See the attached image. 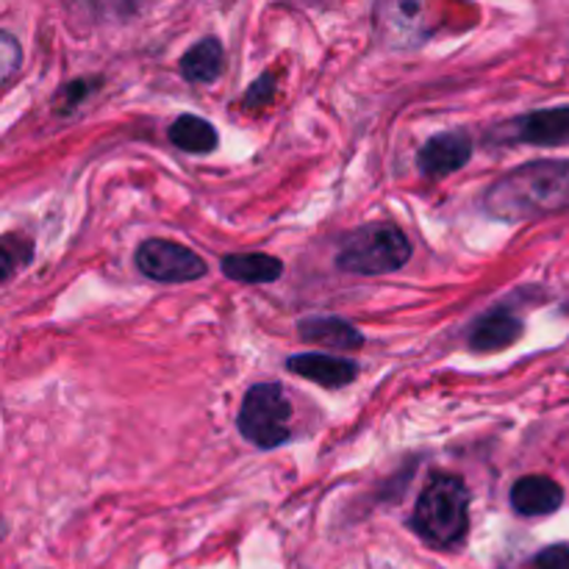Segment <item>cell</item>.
Returning a JSON list of instances; mask_svg holds the SVG:
<instances>
[{"label": "cell", "instance_id": "5bb4252c", "mask_svg": "<svg viewBox=\"0 0 569 569\" xmlns=\"http://www.w3.org/2000/svg\"><path fill=\"white\" fill-rule=\"evenodd\" d=\"M170 142L187 153H211L217 148V131L209 120L194 114H181L170 126Z\"/></svg>", "mask_w": 569, "mask_h": 569}, {"label": "cell", "instance_id": "2e32d148", "mask_svg": "<svg viewBox=\"0 0 569 569\" xmlns=\"http://www.w3.org/2000/svg\"><path fill=\"white\" fill-rule=\"evenodd\" d=\"M272 98H276V76L267 72L250 83L248 94H244V109H264Z\"/></svg>", "mask_w": 569, "mask_h": 569}, {"label": "cell", "instance_id": "e0dca14e", "mask_svg": "<svg viewBox=\"0 0 569 569\" xmlns=\"http://www.w3.org/2000/svg\"><path fill=\"white\" fill-rule=\"evenodd\" d=\"M20 61H22L20 44H17V39L11 37L9 31H3L0 33V72H3V83L11 81V76L17 72Z\"/></svg>", "mask_w": 569, "mask_h": 569}, {"label": "cell", "instance_id": "9c48e42d", "mask_svg": "<svg viewBox=\"0 0 569 569\" xmlns=\"http://www.w3.org/2000/svg\"><path fill=\"white\" fill-rule=\"evenodd\" d=\"M522 331V320L517 315L506 309H495L487 311L483 317H478L470 328V348L476 353H498V350H506L509 345L520 342Z\"/></svg>", "mask_w": 569, "mask_h": 569}, {"label": "cell", "instance_id": "ba28073f", "mask_svg": "<svg viewBox=\"0 0 569 569\" xmlns=\"http://www.w3.org/2000/svg\"><path fill=\"white\" fill-rule=\"evenodd\" d=\"M287 370L295 372V376L306 378V381H315L328 389L348 387V383H353V378L359 376L356 361L342 359V356H328V353L292 356V359L287 361Z\"/></svg>", "mask_w": 569, "mask_h": 569}, {"label": "cell", "instance_id": "4fadbf2b", "mask_svg": "<svg viewBox=\"0 0 569 569\" xmlns=\"http://www.w3.org/2000/svg\"><path fill=\"white\" fill-rule=\"evenodd\" d=\"M222 272L239 283H272L283 276L281 259L267 253H233L222 259Z\"/></svg>", "mask_w": 569, "mask_h": 569}, {"label": "cell", "instance_id": "7a4b0ae2", "mask_svg": "<svg viewBox=\"0 0 569 569\" xmlns=\"http://www.w3.org/2000/svg\"><path fill=\"white\" fill-rule=\"evenodd\" d=\"M415 531L433 548H453L470 531V492L456 476H439L417 500Z\"/></svg>", "mask_w": 569, "mask_h": 569}, {"label": "cell", "instance_id": "277c9868", "mask_svg": "<svg viewBox=\"0 0 569 569\" xmlns=\"http://www.w3.org/2000/svg\"><path fill=\"white\" fill-rule=\"evenodd\" d=\"M292 403L281 383H256L248 389L239 409V433L256 448L272 450L292 433Z\"/></svg>", "mask_w": 569, "mask_h": 569}, {"label": "cell", "instance_id": "3957f363", "mask_svg": "<svg viewBox=\"0 0 569 569\" xmlns=\"http://www.w3.org/2000/svg\"><path fill=\"white\" fill-rule=\"evenodd\" d=\"M409 259L411 244L398 226H392V222H370V226H361L359 231L345 239L337 264L345 272L383 276V272L400 270Z\"/></svg>", "mask_w": 569, "mask_h": 569}, {"label": "cell", "instance_id": "7c38bea8", "mask_svg": "<svg viewBox=\"0 0 569 569\" xmlns=\"http://www.w3.org/2000/svg\"><path fill=\"white\" fill-rule=\"evenodd\" d=\"M222 64H226V50L220 39L206 37L181 56V76L189 83H211L220 78Z\"/></svg>", "mask_w": 569, "mask_h": 569}, {"label": "cell", "instance_id": "9a60e30c", "mask_svg": "<svg viewBox=\"0 0 569 569\" xmlns=\"http://www.w3.org/2000/svg\"><path fill=\"white\" fill-rule=\"evenodd\" d=\"M0 253H3V281H9L20 267H26L33 256L31 239H22L17 233H6L3 244H0Z\"/></svg>", "mask_w": 569, "mask_h": 569}, {"label": "cell", "instance_id": "5b68a950", "mask_svg": "<svg viewBox=\"0 0 569 569\" xmlns=\"http://www.w3.org/2000/svg\"><path fill=\"white\" fill-rule=\"evenodd\" d=\"M133 259L142 276L159 283H189L206 276V261L187 244L170 239H148L139 244Z\"/></svg>", "mask_w": 569, "mask_h": 569}, {"label": "cell", "instance_id": "6da1fadb", "mask_svg": "<svg viewBox=\"0 0 569 569\" xmlns=\"http://www.w3.org/2000/svg\"><path fill=\"white\" fill-rule=\"evenodd\" d=\"M498 220L522 222L569 209V161H528L492 183L483 200Z\"/></svg>", "mask_w": 569, "mask_h": 569}, {"label": "cell", "instance_id": "8fae6325", "mask_svg": "<svg viewBox=\"0 0 569 569\" xmlns=\"http://www.w3.org/2000/svg\"><path fill=\"white\" fill-rule=\"evenodd\" d=\"M300 339L315 345H326L333 350H359L365 337L342 317H309L298 322Z\"/></svg>", "mask_w": 569, "mask_h": 569}, {"label": "cell", "instance_id": "30bf717a", "mask_svg": "<svg viewBox=\"0 0 569 569\" xmlns=\"http://www.w3.org/2000/svg\"><path fill=\"white\" fill-rule=\"evenodd\" d=\"M565 489L548 476H526L511 487V506L522 517H548L561 509Z\"/></svg>", "mask_w": 569, "mask_h": 569}, {"label": "cell", "instance_id": "ac0fdd59", "mask_svg": "<svg viewBox=\"0 0 569 569\" xmlns=\"http://www.w3.org/2000/svg\"><path fill=\"white\" fill-rule=\"evenodd\" d=\"M533 569H569V545H550V548L539 550L533 559Z\"/></svg>", "mask_w": 569, "mask_h": 569}, {"label": "cell", "instance_id": "8992f818", "mask_svg": "<svg viewBox=\"0 0 569 569\" xmlns=\"http://www.w3.org/2000/svg\"><path fill=\"white\" fill-rule=\"evenodd\" d=\"M472 156V139L465 131H448L437 133L428 139L420 150V170L428 178H445L453 176L456 170L470 161Z\"/></svg>", "mask_w": 569, "mask_h": 569}, {"label": "cell", "instance_id": "52a82bcc", "mask_svg": "<svg viewBox=\"0 0 569 569\" xmlns=\"http://www.w3.org/2000/svg\"><path fill=\"white\" fill-rule=\"evenodd\" d=\"M509 131V139H515V142L565 144L569 142V106L528 111L511 122Z\"/></svg>", "mask_w": 569, "mask_h": 569}]
</instances>
